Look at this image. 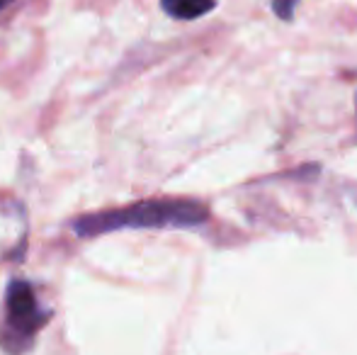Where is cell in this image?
<instances>
[{
    "label": "cell",
    "mask_w": 357,
    "mask_h": 355,
    "mask_svg": "<svg viewBox=\"0 0 357 355\" xmlns=\"http://www.w3.org/2000/svg\"><path fill=\"white\" fill-rule=\"evenodd\" d=\"M49 312H42L34 289L24 280H13L5 294V331L0 346L10 355H22L34 343V336L47 326Z\"/></svg>",
    "instance_id": "7a4b0ae2"
},
{
    "label": "cell",
    "mask_w": 357,
    "mask_h": 355,
    "mask_svg": "<svg viewBox=\"0 0 357 355\" xmlns=\"http://www.w3.org/2000/svg\"><path fill=\"white\" fill-rule=\"evenodd\" d=\"M299 5V0H275L273 3V10L278 13L280 20H287L289 22L291 17H294V8Z\"/></svg>",
    "instance_id": "277c9868"
},
{
    "label": "cell",
    "mask_w": 357,
    "mask_h": 355,
    "mask_svg": "<svg viewBox=\"0 0 357 355\" xmlns=\"http://www.w3.org/2000/svg\"><path fill=\"white\" fill-rule=\"evenodd\" d=\"M214 8L216 0H163V10L175 20H197Z\"/></svg>",
    "instance_id": "3957f363"
},
{
    "label": "cell",
    "mask_w": 357,
    "mask_h": 355,
    "mask_svg": "<svg viewBox=\"0 0 357 355\" xmlns=\"http://www.w3.org/2000/svg\"><path fill=\"white\" fill-rule=\"evenodd\" d=\"M5 5H10V0H0V10H3Z\"/></svg>",
    "instance_id": "5b68a950"
},
{
    "label": "cell",
    "mask_w": 357,
    "mask_h": 355,
    "mask_svg": "<svg viewBox=\"0 0 357 355\" xmlns=\"http://www.w3.org/2000/svg\"><path fill=\"white\" fill-rule=\"evenodd\" d=\"M209 219V209L197 199H149L134 207L109 212L102 217H85L75 222V232L80 236L107 234L119 227H197Z\"/></svg>",
    "instance_id": "6da1fadb"
}]
</instances>
